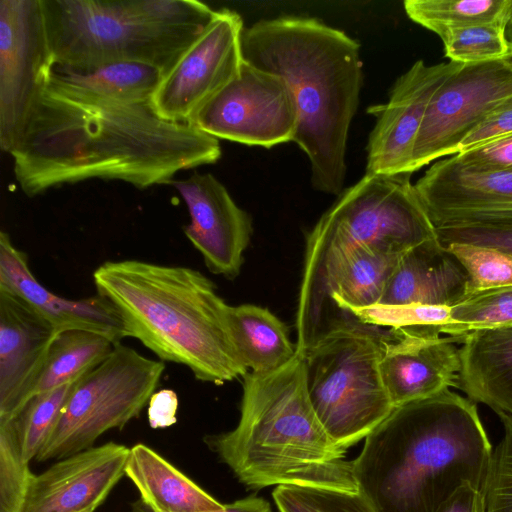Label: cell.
<instances>
[{
	"label": "cell",
	"mask_w": 512,
	"mask_h": 512,
	"mask_svg": "<svg viewBox=\"0 0 512 512\" xmlns=\"http://www.w3.org/2000/svg\"><path fill=\"white\" fill-rule=\"evenodd\" d=\"M9 154L20 189L34 197L90 179L171 184L180 171L216 163L221 147L192 123L162 118L152 101L103 97L52 75Z\"/></svg>",
	"instance_id": "obj_1"
},
{
	"label": "cell",
	"mask_w": 512,
	"mask_h": 512,
	"mask_svg": "<svg viewBox=\"0 0 512 512\" xmlns=\"http://www.w3.org/2000/svg\"><path fill=\"white\" fill-rule=\"evenodd\" d=\"M493 447L476 403L446 389L396 407L353 460L374 512H438L461 486L481 489Z\"/></svg>",
	"instance_id": "obj_2"
},
{
	"label": "cell",
	"mask_w": 512,
	"mask_h": 512,
	"mask_svg": "<svg viewBox=\"0 0 512 512\" xmlns=\"http://www.w3.org/2000/svg\"><path fill=\"white\" fill-rule=\"evenodd\" d=\"M241 49L244 61L288 84L298 114L292 142L308 157L314 189L338 196L363 84L359 43L315 18L288 16L244 28Z\"/></svg>",
	"instance_id": "obj_3"
},
{
	"label": "cell",
	"mask_w": 512,
	"mask_h": 512,
	"mask_svg": "<svg viewBox=\"0 0 512 512\" xmlns=\"http://www.w3.org/2000/svg\"><path fill=\"white\" fill-rule=\"evenodd\" d=\"M92 278L118 312L124 338L137 339L161 361L216 385L249 372L233 342L230 305L200 271L125 259L102 263Z\"/></svg>",
	"instance_id": "obj_4"
},
{
	"label": "cell",
	"mask_w": 512,
	"mask_h": 512,
	"mask_svg": "<svg viewBox=\"0 0 512 512\" xmlns=\"http://www.w3.org/2000/svg\"><path fill=\"white\" fill-rule=\"evenodd\" d=\"M238 425L204 442L252 489L300 486L358 492L353 461L312 406L300 354L268 373L243 377Z\"/></svg>",
	"instance_id": "obj_5"
},
{
	"label": "cell",
	"mask_w": 512,
	"mask_h": 512,
	"mask_svg": "<svg viewBox=\"0 0 512 512\" xmlns=\"http://www.w3.org/2000/svg\"><path fill=\"white\" fill-rule=\"evenodd\" d=\"M54 66L133 61L164 75L216 10L196 0H41Z\"/></svg>",
	"instance_id": "obj_6"
},
{
	"label": "cell",
	"mask_w": 512,
	"mask_h": 512,
	"mask_svg": "<svg viewBox=\"0 0 512 512\" xmlns=\"http://www.w3.org/2000/svg\"><path fill=\"white\" fill-rule=\"evenodd\" d=\"M385 333L368 325L339 329L302 355L314 411L344 450L366 438L395 409L380 372Z\"/></svg>",
	"instance_id": "obj_7"
},
{
	"label": "cell",
	"mask_w": 512,
	"mask_h": 512,
	"mask_svg": "<svg viewBox=\"0 0 512 512\" xmlns=\"http://www.w3.org/2000/svg\"><path fill=\"white\" fill-rule=\"evenodd\" d=\"M165 364L119 343L81 377L37 461L59 460L95 446L111 429L137 418L159 386Z\"/></svg>",
	"instance_id": "obj_8"
},
{
	"label": "cell",
	"mask_w": 512,
	"mask_h": 512,
	"mask_svg": "<svg viewBox=\"0 0 512 512\" xmlns=\"http://www.w3.org/2000/svg\"><path fill=\"white\" fill-rule=\"evenodd\" d=\"M410 173L364 174L342 190L307 236L328 248L365 246L402 254L437 240L436 229L411 183Z\"/></svg>",
	"instance_id": "obj_9"
},
{
	"label": "cell",
	"mask_w": 512,
	"mask_h": 512,
	"mask_svg": "<svg viewBox=\"0 0 512 512\" xmlns=\"http://www.w3.org/2000/svg\"><path fill=\"white\" fill-rule=\"evenodd\" d=\"M297 122L296 103L285 80L244 61L192 124L218 140L271 148L292 141Z\"/></svg>",
	"instance_id": "obj_10"
},
{
	"label": "cell",
	"mask_w": 512,
	"mask_h": 512,
	"mask_svg": "<svg viewBox=\"0 0 512 512\" xmlns=\"http://www.w3.org/2000/svg\"><path fill=\"white\" fill-rule=\"evenodd\" d=\"M54 67L41 0H0V147L17 143Z\"/></svg>",
	"instance_id": "obj_11"
},
{
	"label": "cell",
	"mask_w": 512,
	"mask_h": 512,
	"mask_svg": "<svg viewBox=\"0 0 512 512\" xmlns=\"http://www.w3.org/2000/svg\"><path fill=\"white\" fill-rule=\"evenodd\" d=\"M512 95L502 59L461 64L433 95L413 150L412 172L459 152L463 140Z\"/></svg>",
	"instance_id": "obj_12"
},
{
	"label": "cell",
	"mask_w": 512,
	"mask_h": 512,
	"mask_svg": "<svg viewBox=\"0 0 512 512\" xmlns=\"http://www.w3.org/2000/svg\"><path fill=\"white\" fill-rule=\"evenodd\" d=\"M240 15L216 10L203 33L164 75L152 104L164 119L192 123L198 111L239 72L244 59Z\"/></svg>",
	"instance_id": "obj_13"
},
{
	"label": "cell",
	"mask_w": 512,
	"mask_h": 512,
	"mask_svg": "<svg viewBox=\"0 0 512 512\" xmlns=\"http://www.w3.org/2000/svg\"><path fill=\"white\" fill-rule=\"evenodd\" d=\"M461 66L416 61L394 83L389 100L367 113L376 123L367 143L365 174H412L413 150L427 107L440 86Z\"/></svg>",
	"instance_id": "obj_14"
},
{
	"label": "cell",
	"mask_w": 512,
	"mask_h": 512,
	"mask_svg": "<svg viewBox=\"0 0 512 512\" xmlns=\"http://www.w3.org/2000/svg\"><path fill=\"white\" fill-rule=\"evenodd\" d=\"M171 185L181 195L190 216L183 231L208 270L227 279L236 278L252 234L249 214L210 173L174 179Z\"/></svg>",
	"instance_id": "obj_15"
},
{
	"label": "cell",
	"mask_w": 512,
	"mask_h": 512,
	"mask_svg": "<svg viewBox=\"0 0 512 512\" xmlns=\"http://www.w3.org/2000/svg\"><path fill=\"white\" fill-rule=\"evenodd\" d=\"M463 336L439 328L389 330L382 338L380 372L394 407L457 386Z\"/></svg>",
	"instance_id": "obj_16"
},
{
	"label": "cell",
	"mask_w": 512,
	"mask_h": 512,
	"mask_svg": "<svg viewBox=\"0 0 512 512\" xmlns=\"http://www.w3.org/2000/svg\"><path fill=\"white\" fill-rule=\"evenodd\" d=\"M129 450L108 442L56 460L33 475L21 512H94L125 475Z\"/></svg>",
	"instance_id": "obj_17"
},
{
	"label": "cell",
	"mask_w": 512,
	"mask_h": 512,
	"mask_svg": "<svg viewBox=\"0 0 512 512\" xmlns=\"http://www.w3.org/2000/svg\"><path fill=\"white\" fill-rule=\"evenodd\" d=\"M58 332L29 303L0 287V420L13 419L29 400Z\"/></svg>",
	"instance_id": "obj_18"
},
{
	"label": "cell",
	"mask_w": 512,
	"mask_h": 512,
	"mask_svg": "<svg viewBox=\"0 0 512 512\" xmlns=\"http://www.w3.org/2000/svg\"><path fill=\"white\" fill-rule=\"evenodd\" d=\"M0 287L16 294L45 316L60 332L82 329L103 334L115 343L124 338L123 325L112 304L100 295L67 299L46 289L30 270L27 255L9 234L0 233Z\"/></svg>",
	"instance_id": "obj_19"
},
{
	"label": "cell",
	"mask_w": 512,
	"mask_h": 512,
	"mask_svg": "<svg viewBox=\"0 0 512 512\" xmlns=\"http://www.w3.org/2000/svg\"><path fill=\"white\" fill-rule=\"evenodd\" d=\"M466 284L460 263L438 239L428 241L400 255L378 304L452 307L465 297Z\"/></svg>",
	"instance_id": "obj_20"
},
{
	"label": "cell",
	"mask_w": 512,
	"mask_h": 512,
	"mask_svg": "<svg viewBox=\"0 0 512 512\" xmlns=\"http://www.w3.org/2000/svg\"><path fill=\"white\" fill-rule=\"evenodd\" d=\"M457 387L474 403L512 415V325L463 336Z\"/></svg>",
	"instance_id": "obj_21"
},
{
	"label": "cell",
	"mask_w": 512,
	"mask_h": 512,
	"mask_svg": "<svg viewBox=\"0 0 512 512\" xmlns=\"http://www.w3.org/2000/svg\"><path fill=\"white\" fill-rule=\"evenodd\" d=\"M414 188L433 220L448 213L512 201V172L469 170L452 156L433 163Z\"/></svg>",
	"instance_id": "obj_22"
},
{
	"label": "cell",
	"mask_w": 512,
	"mask_h": 512,
	"mask_svg": "<svg viewBox=\"0 0 512 512\" xmlns=\"http://www.w3.org/2000/svg\"><path fill=\"white\" fill-rule=\"evenodd\" d=\"M125 476L137 489L139 500L152 512H208L224 506L142 443L130 448Z\"/></svg>",
	"instance_id": "obj_23"
},
{
	"label": "cell",
	"mask_w": 512,
	"mask_h": 512,
	"mask_svg": "<svg viewBox=\"0 0 512 512\" xmlns=\"http://www.w3.org/2000/svg\"><path fill=\"white\" fill-rule=\"evenodd\" d=\"M229 322L239 358L252 373L275 371L297 354L285 324L266 308L253 304L230 306Z\"/></svg>",
	"instance_id": "obj_24"
},
{
	"label": "cell",
	"mask_w": 512,
	"mask_h": 512,
	"mask_svg": "<svg viewBox=\"0 0 512 512\" xmlns=\"http://www.w3.org/2000/svg\"><path fill=\"white\" fill-rule=\"evenodd\" d=\"M52 75L103 97L144 102L152 100L164 72L146 63L116 61L89 67L54 66Z\"/></svg>",
	"instance_id": "obj_25"
},
{
	"label": "cell",
	"mask_w": 512,
	"mask_h": 512,
	"mask_svg": "<svg viewBox=\"0 0 512 512\" xmlns=\"http://www.w3.org/2000/svg\"><path fill=\"white\" fill-rule=\"evenodd\" d=\"M117 344L93 331L68 329L58 332L50 344L30 398L77 381L106 359Z\"/></svg>",
	"instance_id": "obj_26"
},
{
	"label": "cell",
	"mask_w": 512,
	"mask_h": 512,
	"mask_svg": "<svg viewBox=\"0 0 512 512\" xmlns=\"http://www.w3.org/2000/svg\"><path fill=\"white\" fill-rule=\"evenodd\" d=\"M403 5L412 21L439 36L454 28L506 24L512 0H406Z\"/></svg>",
	"instance_id": "obj_27"
},
{
	"label": "cell",
	"mask_w": 512,
	"mask_h": 512,
	"mask_svg": "<svg viewBox=\"0 0 512 512\" xmlns=\"http://www.w3.org/2000/svg\"><path fill=\"white\" fill-rule=\"evenodd\" d=\"M77 381L32 396L19 413L10 419L21 453L27 462L36 459L46 443Z\"/></svg>",
	"instance_id": "obj_28"
},
{
	"label": "cell",
	"mask_w": 512,
	"mask_h": 512,
	"mask_svg": "<svg viewBox=\"0 0 512 512\" xmlns=\"http://www.w3.org/2000/svg\"><path fill=\"white\" fill-rule=\"evenodd\" d=\"M512 325V286L466 296L450 307V322L441 327L442 334L464 336L482 329Z\"/></svg>",
	"instance_id": "obj_29"
},
{
	"label": "cell",
	"mask_w": 512,
	"mask_h": 512,
	"mask_svg": "<svg viewBox=\"0 0 512 512\" xmlns=\"http://www.w3.org/2000/svg\"><path fill=\"white\" fill-rule=\"evenodd\" d=\"M444 248L460 263L467 275L465 297L512 286V254L468 243H452Z\"/></svg>",
	"instance_id": "obj_30"
},
{
	"label": "cell",
	"mask_w": 512,
	"mask_h": 512,
	"mask_svg": "<svg viewBox=\"0 0 512 512\" xmlns=\"http://www.w3.org/2000/svg\"><path fill=\"white\" fill-rule=\"evenodd\" d=\"M504 23H486L444 31L439 35L444 53L460 64L502 59L509 52Z\"/></svg>",
	"instance_id": "obj_31"
},
{
	"label": "cell",
	"mask_w": 512,
	"mask_h": 512,
	"mask_svg": "<svg viewBox=\"0 0 512 512\" xmlns=\"http://www.w3.org/2000/svg\"><path fill=\"white\" fill-rule=\"evenodd\" d=\"M33 475L12 420H0V512H21Z\"/></svg>",
	"instance_id": "obj_32"
},
{
	"label": "cell",
	"mask_w": 512,
	"mask_h": 512,
	"mask_svg": "<svg viewBox=\"0 0 512 512\" xmlns=\"http://www.w3.org/2000/svg\"><path fill=\"white\" fill-rule=\"evenodd\" d=\"M272 495L279 512H374L359 492L277 486Z\"/></svg>",
	"instance_id": "obj_33"
},
{
	"label": "cell",
	"mask_w": 512,
	"mask_h": 512,
	"mask_svg": "<svg viewBox=\"0 0 512 512\" xmlns=\"http://www.w3.org/2000/svg\"><path fill=\"white\" fill-rule=\"evenodd\" d=\"M361 324L379 329L402 330L439 328L450 322V307L428 305H373L350 311Z\"/></svg>",
	"instance_id": "obj_34"
},
{
	"label": "cell",
	"mask_w": 512,
	"mask_h": 512,
	"mask_svg": "<svg viewBox=\"0 0 512 512\" xmlns=\"http://www.w3.org/2000/svg\"><path fill=\"white\" fill-rule=\"evenodd\" d=\"M503 437L492 450L481 491L486 512H512V415L496 412Z\"/></svg>",
	"instance_id": "obj_35"
},
{
	"label": "cell",
	"mask_w": 512,
	"mask_h": 512,
	"mask_svg": "<svg viewBox=\"0 0 512 512\" xmlns=\"http://www.w3.org/2000/svg\"><path fill=\"white\" fill-rule=\"evenodd\" d=\"M441 246L468 243L512 254V223H463L435 227Z\"/></svg>",
	"instance_id": "obj_36"
},
{
	"label": "cell",
	"mask_w": 512,
	"mask_h": 512,
	"mask_svg": "<svg viewBox=\"0 0 512 512\" xmlns=\"http://www.w3.org/2000/svg\"><path fill=\"white\" fill-rule=\"evenodd\" d=\"M454 156L462 167L469 170L512 172V134Z\"/></svg>",
	"instance_id": "obj_37"
},
{
	"label": "cell",
	"mask_w": 512,
	"mask_h": 512,
	"mask_svg": "<svg viewBox=\"0 0 512 512\" xmlns=\"http://www.w3.org/2000/svg\"><path fill=\"white\" fill-rule=\"evenodd\" d=\"M510 134H512V95L489 113L463 140L458 153Z\"/></svg>",
	"instance_id": "obj_38"
},
{
	"label": "cell",
	"mask_w": 512,
	"mask_h": 512,
	"mask_svg": "<svg viewBox=\"0 0 512 512\" xmlns=\"http://www.w3.org/2000/svg\"><path fill=\"white\" fill-rule=\"evenodd\" d=\"M178 396L172 389L156 391L148 402V421L153 429L167 428L177 422Z\"/></svg>",
	"instance_id": "obj_39"
},
{
	"label": "cell",
	"mask_w": 512,
	"mask_h": 512,
	"mask_svg": "<svg viewBox=\"0 0 512 512\" xmlns=\"http://www.w3.org/2000/svg\"><path fill=\"white\" fill-rule=\"evenodd\" d=\"M438 512H486L484 495L481 489L465 484L443 503Z\"/></svg>",
	"instance_id": "obj_40"
},
{
	"label": "cell",
	"mask_w": 512,
	"mask_h": 512,
	"mask_svg": "<svg viewBox=\"0 0 512 512\" xmlns=\"http://www.w3.org/2000/svg\"><path fill=\"white\" fill-rule=\"evenodd\" d=\"M130 512H152L139 499L131 504ZM208 512H272L269 502L264 498L249 496L236 500L232 503L224 504L219 510Z\"/></svg>",
	"instance_id": "obj_41"
},
{
	"label": "cell",
	"mask_w": 512,
	"mask_h": 512,
	"mask_svg": "<svg viewBox=\"0 0 512 512\" xmlns=\"http://www.w3.org/2000/svg\"><path fill=\"white\" fill-rule=\"evenodd\" d=\"M506 39L509 45V51L512 50V9L505 26Z\"/></svg>",
	"instance_id": "obj_42"
},
{
	"label": "cell",
	"mask_w": 512,
	"mask_h": 512,
	"mask_svg": "<svg viewBox=\"0 0 512 512\" xmlns=\"http://www.w3.org/2000/svg\"><path fill=\"white\" fill-rule=\"evenodd\" d=\"M502 60L505 64L512 70V50H510L507 55H505Z\"/></svg>",
	"instance_id": "obj_43"
}]
</instances>
